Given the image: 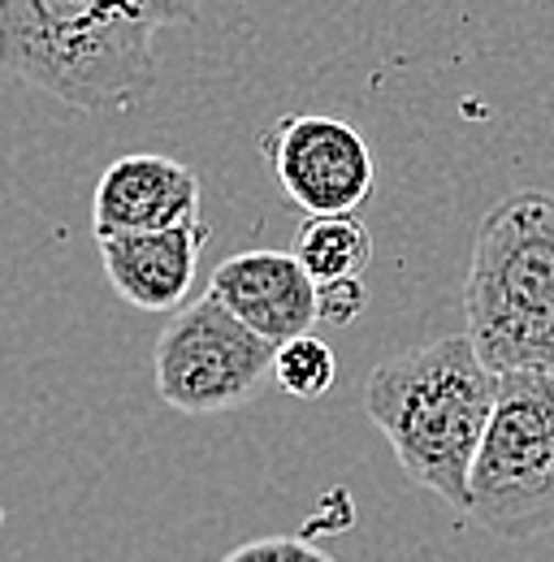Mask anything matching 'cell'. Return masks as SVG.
<instances>
[{"mask_svg": "<svg viewBox=\"0 0 554 562\" xmlns=\"http://www.w3.org/2000/svg\"><path fill=\"white\" fill-rule=\"evenodd\" d=\"M196 221H204L196 169L174 156H160V151L118 156L100 173L96 195H91L96 238L178 229V225H196Z\"/></svg>", "mask_w": 554, "mask_h": 562, "instance_id": "ba28073f", "label": "cell"}, {"mask_svg": "<svg viewBox=\"0 0 554 562\" xmlns=\"http://www.w3.org/2000/svg\"><path fill=\"white\" fill-rule=\"evenodd\" d=\"M464 321L494 372L554 376V191H511L481 216Z\"/></svg>", "mask_w": 554, "mask_h": 562, "instance_id": "3957f363", "label": "cell"}, {"mask_svg": "<svg viewBox=\"0 0 554 562\" xmlns=\"http://www.w3.org/2000/svg\"><path fill=\"white\" fill-rule=\"evenodd\" d=\"M274 381L290 394V398H321L334 390L339 381V359H334V347L321 342L317 334H303L286 347H277L274 355Z\"/></svg>", "mask_w": 554, "mask_h": 562, "instance_id": "8fae6325", "label": "cell"}, {"mask_svg": "<svg viewBox=\"0 0 554 562\" xmlns=\"http://www.w3.org/2000/svg\"><path fill=\"white\" fill-rule=\"evenodd\" d=\"M290 204L308 216H346L368 204L377 165L368 139L330 113H286L261 139Z\"/></svg>", "mask_w": 554, "mask_h": 562, "instance_id": "8992f818", "label": "cell"}, {"mask_svg": "<svg viewBox=\"0 0 554 562\" xmlns=\"http://www.w3.org/2000/svg\"><path fill=\"white\" fill-rule=\"evenodd\" d=\"M208 294L269 347H286L317 325V281L290 251H239L208 278Z\"/></svg>", "mask_w": 554, "mask_h": 562, "instance_id": "52a82bcc", "label": "cell"}, {"mask_svg": "<svg viewBox=\"0 0 554 562\" xmlns=\"http://www.w3.org/2000/svg\"><path fill=\"white\" fill-rule=\"evenodd\" d=\"M290 256L303 265V273L325 285V281H355L373 265V234L368 225L346 212V216H308L299 234L290 238Z\"/></svg>", "mask_w": 554, "mask_h": 562, "instance_id": "30bf717a", "label": "cell"}, {"mask_svg": "<svg viewBox=\"0 0 554 562\" xmlns=\"http://www.w3.org/2000/svg\"><path fill=\"white\" fill-rule=\"evenodd\" d=\"M468 515L498 541L554 532V376L498 372L494 416L468 476Z\"/></svg>", "mask_w": 554, "mask_h": 562, "instance_id": "277c9868", "label": "cell"}, {"mask_svg": "<svg viewBox=\"0 0 554 562\" xmlns=\"http://www.w3.org/2000/svg\"><path fill=\"white\" fill-rule=\"evenodd\" d=\"M104 278L138 312H182L196 285V269L204 256L208 225H178V229H147V234H113L96 238Z\"/></svg>", "mask_w": 554, "mask_h": 562, "instance_id": "9c48e42d", "label": "cell"}, {"mask_svg": "<svg viewBox=\"0 0 554 562\" xmlns=\"http://www.w3.org/2000/svg\"><path fill=\"white\" fill-rule=\"evenodd\" d=\"M200 0H0V70L82 113H122L156 87V35Z\"/></svg>", "mask_w": 554, "mask_h": 562, "instance_id": "6da1fadb", "label": "cell"}, {"mask_svg": "<svg viewBox=\"0 0 554 562\" xmlns=\"http://www.w3.org/2000/svg\"><path fill=\"white\" fill-rule=\"evenodd\" d=\"M498 372L468 334L381 359L364 381V412L390 441L403 476L468 515V476L494 416Z\"/></svg>", "mask_w": 554, "mask_h": 562, "instance_id": "7a4b0ae2", "label": "cell"}, {"mask_svg": "<svg viewBox=\"0 0 554 562\" xmlns=\"http://www.w3.org/2000/svg\"><path fill=\"white\" fill-rule=\"evenodd\" d=\"M221 562H339V559H330L321 546H312L303 537H256V541L230 550Z\"/></svg>", "mask_w": 554, "mask_h": 562, "instance_id": "7c38bea8", "label": "cell"}, {"mask_svg": "<svg viewBox=\"0 0 554 562\" xmlns=\"http://www.w3.org/2000/svg\"><path fill=\"white\" fill-rule=\"evenodd\" d=\"M274 355L277 347L230 316L212 294H200L174 312L156 338V394L182 416L234 412L274 376Z\"/></svg>", "mask_w": 554, "mask_h": 562, "instance_id": "5b68a950", "label": "cell"}, {"mask_svg": "<svg viewBox=\"0 0 554 562\" xmlns=\"http://www.w3.org/2000/svg\"><path fill=\"white\" fill-rule=\"evenodd\" d=\"M368 307V290H364V278L355 281H325L317 285V321L343 329L351 321H359V312Z\"/></svg>", "mask_w": 554, "mask_h": 562, "instance_id": "4fadbf2b", "label": "cell"}]
</instances>
